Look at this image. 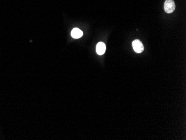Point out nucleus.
Returning a JSON list of instances; mask_svg holds the SVG:
<instances>
[{"mask_svg": "<svg viewBox=\"0 0 186 140\" xmlns=\"http://www.w3.org/2000/svg\"><path fill=\"white\" fill-rule=\"evenodd\" d=\"M175 5L173 0H166L164 5V11L167 14H171L175 10Z\"/></svg>", "mask_w": 186, "mask_h": 140, "instance_id": "nucleus-1", "label": "nucleus"}, {"mask_svg": "<svg viewBox=\"0 0 186 140\" xmlns=\"http://www.w3.org/2000/svg\"><path fill=\"white\" fill-rule=\"evenodd\" d=\"M134 50L136 53H141L144 50V46L139 40H135L132 42Z\"/></svg>", "mask_w": 186, "mask_h": 140, "instance_id": "nucleus-2", "label": "nucleus"}, {"mask_svg": "<svg viewBox=\"0 0 186 140\" xmlns=\"http://www.w3.org/2000/svg\"><path fill=\"white\" fill-rule=\"evenodd\" d=\"M96 50L97 54L103 55L105 53L106 50V45L104 42H99L97 45Z\"/></svg>", "mask_w": 186, "mask_h": 140, "instance_id": "nucleus-3", "label": "nucleus"}, {"mask_svg": "<svg viewBox=\"0 0 186 140\" xmlns=\"http://www.w3.org/2000/svg\"><path fill=\"white\" fill-rule=\"evenodd\" d=\"M71 34V37L73 38L79 39V38H80L81 37H82L83 35V33L79 28H74L72 29Z\"/></svg>", "mask_w": 186, "mask_h": 140, "instance_id": "nucleus-4", "label": "nucleus"}]
</instances>
